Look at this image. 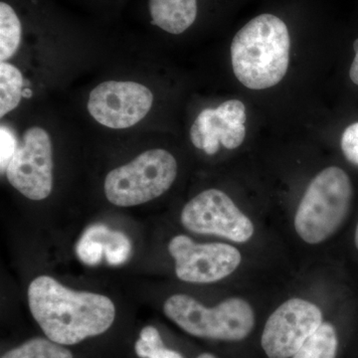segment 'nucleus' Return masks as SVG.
Segmentation results:
<instances>
[{"label":"nucleus","instance_id":"9","mask_svg":"<svg viewBox=\"0 0 358 358\" xmlns=\"http://www.w3.org/2000/svg\"><path fill=\"white\" fill-rule=\"evenodd\" d=\"M322 322L317 305L303 299H289L266 322L261 338L264 352L268 358L293 357Z\"/></svg>","mask_w":358,"mask_h":358},{"label":"nucleus","instance_id":"23","mask_svg":"<svg viewBox=\"0 0 358 358\" xmlns=\"http://www.w3.org/2000/svg\"><path fill=\"white\" fill-rule=\"evenodd\" d=\"M150 358H183L182 355L178 352H174V350H169V348H162V350H159L157 353H155Z\"/></svg>","mask_w":358,"mask_h":358},{"label":"nucleus","instance_id":"2","mask_svg":"<svg viewBox=\"0 0 358 358\" xmlns=\"http://www.w3.org/2000/svg\"><path fill=\"white\" fill-rule=\"evenodd\" d=\"M291 38L286 23L261 14L238 31L231 44V60L238 81L246 88H272L286 76Z\"/></svg>","mask_w":358,"mask_h":358},{"label":"nucleus","instance_id":"25","mask_svg":"<svg viewBox=\"0 0 358 358\" xmlns=\"http://www.w3.org/2000/svg\"><path fill=\"white\" fill-rule=\"evenodd\" d=\"M355 247H357V249L358 250V223H357V229H355Z\"/></svg>","mask_w":358,"mask_h":358},{"label":"nucleus","instance_id":"16","mask_svg":"<svg viewBox=\"0 0 358 358\" xmlns=\"http://www.w3.org/2000/svg\"><path fill=\"white\" fill-rule=\"evenodd\" d=\"M110 230L103 224H95L85 231L76 246L77 256L82 262L89 266L100 264L105 255L106 238Z\"/></svg>","mask_w":358,"mask_h":358},{"label":"nucleus","instance_id":"10","mask_svg":"<svg viewBox=\"0 0 358 358\" xmlns=\"http://www.w3.org/2000/svg\"><path fill=\"white\" fill-rule=\"evenodd\" d=\"M154 94L133 81H106L90 93L88 110L99 124L122 129L134 127L150 113Z\"/></svg>","mask_w":358,"mask_h":358},{"label":"nucleus","instance_id":"14","mask_svg":"<svg viewBox=\"0 0 358 358\" xmlns=\"http://www.w3.org/2000/svg\"><path fill=\"white\" fill-rule=\"evenodd\" d=\"M22 28L17 14L13 7L0 3V60L6 62L13 58L20 49Z\"/></svg>","mask_w":358,"mask_h":358},{"label":"nucleus","instance_id":"24","mask_svg":"<svg viewBox=\"0 0 358 358\" xmlns=\"http://www.w3.org/2000/svg\"><path fill=\"white\" fill-rule=\"evenodd\" d=\"M197 358H217L214 357L213 355H210V353H202V355H200L199 357Z\"/></svg>","mask_w":358,"mask_h":358},{"label":"nucleus","instance_id":"15","mask_svg":"<svg viewBox=\"0 0 358 358\" xmlns=\"http://www.w3.org/2000/svg\"><path fill=\"white\" fill-rule=\"evenodd\" d=\"M22 87L20 69L9 63H0V117H3L20 105Z\"/></svg>","mask_w":358,"mask_h":358},{"label":"nucleus","instance_id":"11","mask_svg":"<svg viewBox=\"0 0 358 358\" xmlns=\"http://www.w3.org/2000/svg\"><path fill=\"white\" fill-rule=\"evenodd\" d=\"M246 108L241 101H226L217 108H208L197 115L189 136L192 145L205 154H217L220 145L235 150L246 136Z\"/></svg>","mask_w":358,"mask_h":358},{"label":"nucleus","instance_id":"6","mask_svg":"<svg viewBox=\"0 0 358 358\" xmlns=\"http://www.w3.org/2000/svg\"><path fill=\"white\" fill-rule=\"evenodd\" d=\"M186 229L196 234L215 235L246 243L255 233L251 219L222 190L207 189L190 200L181 211Z\"/></svg>","mask_w":358,"mask_h":358},{"label":"nucleus","instance_id":"7","mask_svg":"<svg viewBox=\"0 0 358 358\" xmlns=\"http://www.w3.org/2000/svg\"><path fill=\"white\" fill-rule=\"evenodd\" d=\"M9 183L26 199L43 200L53 188V152L50 136L40 127L23 134L13 159L7 166Z\"/></svg>","mask_w":358,"mask_h":358},{"label":"nucleus","instance_id":"3","mask_svg":"<svg viewBox=\"0 0 358 358\" xmlns=\"http://www.w3.org/2000/svg\"><path fill=\"white\" fill-rule=\"evenodd\" d=\"M352 194V181L343 169L329 166L317 173L294 215L299 237L306 243L317 245L336 234L350 213Z\"/></svg>","mask_w":358,"mask_h":358},{"label":"nucleus","instance_id":"8","mask_svg":"<svg viewBox=\"0 0 358 358\" xmlns=\"http://www.w3.org/2000/svg\"><path fill=\"white\" fill-rule=\"evenodd\" d=\"M169 250L176 261L178 279L192 284L221 281L233 274L242 262L241 252L232 245L196 243L186 235L173 237Z\"/></svg>","mask_w":358,"mask_h":358},{"label":"nucleus","instance_id":"19","mask_svg":"<svg viewBox=\"0 0 358 358\" xmlns=\"http://www.w3.org/2000/svg\"><path fill=\"white\" fill-rule=\"evenodd\" d=\"M164 348L159 331L154 327H145L136 341V352L141 358H150Z\"/></svg>","mask_w":358,"mask_h":358},{"label":"nucleus","instance_id":"18","mask_svg":"<svg viewBox=\"0 0 358 358\" xmlns=\"http://www.w3.org/2000/svg\"><path fill=\"white\" fill-rule=\"evenodd\" d=\"M131 244L126 234L110 230L106 238L105 256L108 263L119 266L126 263L131 256Z\"/></svg>","mask_w":358,"mask_h":358},{"label":"nucleus","instance_id":"1","mask_svg":"<svg viewBox=\"0 0 358 358\" xmlns=\"http://www.w3.org/2000/svg\"><path fill=\"white\" fill-rule=\"evenodd\" d=\"M33 317L54 343L72 345L107 331L114 322V303L103 294L73 291L49 275L28 288Z\"/></svg>","mask_w":358,"mask_h":358},{"label":"nucleus","instance_id":"26","mask_svg":"<svg viewBox=\"0 0 358 358\" xmlns=\"http://www.w3.org/2000/svg\"><path fill=\"white\" fill-rule=\"evenodd\" d=\"M22 95L23 96H25V98H28V96H31L32 92L30 91V90L25 89L24 91H23Z\"/></svg>","mask_w":358,"mask_h":358},{"label":"nucleus","instance_id":"5","mask_svg":"<svg viewBox=\"0 0 358 358\" xmlns=\"http://www.w3.org/2000/svg\"><path fill=\"white\" fill-rule=\"evenodd\" d=\"M176 176L178 162L171 152L162 148L147 150L108 173L106 197L115 206L143 204L166 193Z\"/></svg>","mask_w":358,"mask_h":358},{"label":"nucleus","instance_id":"20","mask_svg":"<svg viewBox=\"0 0 358 358\" xmlns=\"http://www.w3.org/2000/svg\"><path fill=\"white\" fill-rule=\"evenodd\" d=\"M341 147L345 159L358 166V122L345 129L341 136Z\"/></svg>","mask_w":358,"mask_h":358},{"label":"nucleus","instance_id":"12","mask_svg":"<svg viewBox=\"0 0 358 358\" xmlns=\"http://www.w3.org/2000/svg\"><path fill=\"white\" fill-rule=\"evenodd\" d=\"M152 24L164 31L178 35L194 23L197 0H148Z\"/></svg>","mask_w":358,"mask_h":358},{"label":"nucleus","instance_id":"4","mask_svg":"<svg viewBox=\"0 0 358 358\" xmlns=\"http://www.w3.org/2000/svg\"><path fill=\"white\" fill-rule=\"evenodd\" d=\"M164 312L180 329L197 338L239 341L255 326L253 308L242 298H229L216 307L207 308L188 294H173L164 303Z\"/></svg>","mask_w":358,"mask_h":358},{"label":"nucleus","instance_id":"13","mask_svg":"<svg viewBox=\"0 0 358 358\" xmlns=\"http://www.w3.org/2000/svg\"><path fill=\"white\" fill-rule=\"evenodd\" d=\"M338 346L336 329L329 322H322L293 358H336Z\"/></svg>","mask_w":358,"mask_h":358},{"label":"nucleus","instance_id":"21","mask_svg":"<svg viewBox=\"0 0 358 358\" xmlns=\"http://www.w3.org/2000/svg\"><path fill=\"white\" fill-rule=\"evenodd\" d=\"M0 169L1 173H6L9 162L13 159L14 154L18 148L15 136L10 129L2 126L0 129Z\"/></svg>","mask_w":358,"mask_h":358},{"label":"nucleus","instance_id":"22","mask_svg":"<svg viewBox=\"0 0 358 358\" xmlns=\"http://www.w3.org/2000/svg\"><path fill=\"white\" fill-rule=\"evenodd\" d=\"M353 49H355V56L353 59L352 67L350 70V77L352 81L358 86V39L355 40L353 43Z\"/></svg>","mask_w":358,"mask_h":358},{"label":"nucleus","instance_id":"17","mask_svg":"<svg viewBox=\"0 0 358 358\" xmlns=\"http://www.w3.org/2000/svg\"><path fill=\"white\" fill-rule=\"evenodd\" d=\"M1 358H73V355L51 339L37 338L9 350Z\"/></svg>","mask_w":358,"mask_h":358}]
</instances>
